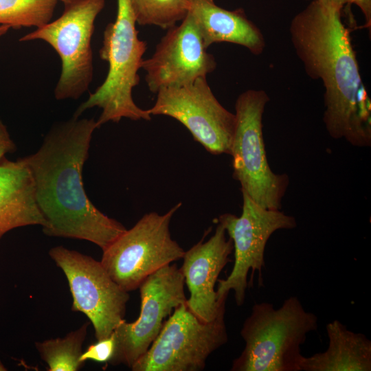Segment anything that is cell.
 <instances>
[{"instance_id": "1", "label": "cell", "mask_w": 371, "mask_h": 371, "mask_svg": "<svg viewBox=\"0 0 371 371\" xmlns=\"http://www.w3.org/2000/svg\"><path fill=\"white\" fill-rule=\"evenodd\" d=\"M93 119H71L54 125L40 148L21 159L31 173L35 199L48 236L89 241L102 250L126 229L89 199L82 182L94 131Z\"/></svg>"}, {"instance_id": "2", "label": "cell", "mask_w": 371, "mask_h": 371, "mask_svg": "<svg viewBox=\"0 0 371 371\" xmlns=\"http://www.w3.org/2000/svg\"><path fill=\"white\" fill-rule=\"evenodd\" d=\"M289 32L306 74L322 82L323 121L330 136L370 146V101L341 11L311 1L292 19Z\"/></svg>"}, {"instance_id": "3", "label": "cell", "mask_w": 371, "mask_h": 371, "mask_svg": "<svg viewBox=\"0 0 371 371\" xmlns=\"http://www.w3.org/2000/svg\"><path fill=\"white\" fill-rule=\"evenodd\" d=\"M318 327V317L305 310L296 296L274 308L255 303L240 330L245 347L232 371H301V346Z\"/></svg>"}, {"instance_id": "4", "label": "cell", "mask_w": 371, "mask_h": 371, "mask_svg": "<svg viewBox=\"0 0 371 371\" xmlns=\"http://www.w3.org/2000/svg\"><path fill=\"white\" fill-rule=\"evenodd\" d=\"M114 22L109 23L103 32L100 58L109 64L104 81L89 94L75 111L74 117L95 106L102 109L97 122L98 127L109 122H119L122 118L150 120L148 109L139 108L133 99L132 91L139 82L138 71L142 68L147 43L138 37L136 22L130 0H117Z\"/></svg>"}, {"instance_id": "5", "label": "cell", "mask_w": 371, "mask_h": 371, "mask_svg": "<svg viewBox=\"0 0 371 371\" xmlns=\"http://www.w3.org/2000/svg\"><path fill=\"white\" fill-rule=\"evenodd\" d=\"M269 100L264 90L248 89L238 95L229 155L233 176L240 183L241 192L264 208L281 210L289 179L286 174L274 173L267 161L262 117Z\"/></svg>"}, {"instance_id": "6", "label": "cell", "mask_w": 371, "mask_h": 371, "mask_svg": "<svg viewBox=\"0 0 371 371\" xmlns=\"http://www.w3.org/2000/svg\"><path fill=\"white\" fill-rule=\"evenodd\" d=\"M104 5L105 0H69L58 19L19 39L42 40L58 54L62 69L54 89L56 100H76L88 91L93 75L94 23Z\"/></svg>"}, {"instance_id": "7", "label": "cell", "mask_w": 371, "mask_h": 371, "mask_svg": "<svg viewBox=\"0 0 371 371\" xmlns=\"http://www.w3.org/2000/svg\"><path fill=\"white\" fill-rule=\"evenodd\" d=\"M181 203L164 214H144L102 250L100 262L112 279L127 292L160 268L183 258L185 251L172 238L170 223Z\"/></svg>"}, {"instance_id": "8", "label": "cell", "mask_w": 371, "mask_h": 371, "mask_svg": "<svg viewBox=\"0 0 371 371\" xmlns=\"http://www.w3.org/2000/svg\"><path fill=\"white\" fill-rule=\"evenodd\" d=\"M225 304L211 322L201 320L186 302L176 308L133 371H199L209 356L227 342Z\"/></svg>"}, {"instance_id": "9", "label": "cell", "mask_w": 371, "mask_h": 371, "mask_svg": "<svg viewBox=\"0 0 371 371\" xmlns=\"http://www.w3.org/2000/svg\"><path fill=\"white\" fill-rule=\"evenodd\" d=\"M243 195L242 214H221L218 222L222 224L233 242L234 263L225 279L218 280V300L227 297L234 291L236 304L242 306L248 287L247 276L251 271L250 282L256 271L262 282V270L265 267V252L271 235L280 229H291L297 227L295 218L281 210L264 208L254 202L245 192Z\"/></svg>"}, {"instance_id": "10", "label": "cell", "mask_w": 371, "mask_h": 371, "mask_svg": "<svg viewBox=\"0 0 371 371\" xmlns=\"http://www.w3.org/2000/svg\"><path fill=\"white\" fill-rule=\"evenodd\" d=\"M49 255L67 278L73 302L71 310L85 315L95 337H109L124 320L128 292L109 276L100 261L63 246L52 247Z\"/></svg>"}, {"instance_id": "11", "label": "cell", "mask_w": 371, "mask_h": 371, "mask_svg": "<svg viewBox=\"0 0 371 371\" xmlns=\"http://www.w3.org/2000/svg\"><path fill=\"white\" fill-rule=\"evenodd\" d=\"M148 111L151 115H166L181 123L210 153L229 155L236 115L218 102L206 78L160 89Z\"/></svg>"}, {"instance_id": "12", "label": "cell", "mask_w": 371, "mask_h": 371, "mask_svg": "<svg viewBox=\"0 0 371 371\" xmlns=\"http://www.w3.org/2000/svg\"><path fill=\"white\" fill-rule=\"evenodd\" d=\"M184 278L177 265H167L148 276L139 285V317L124 319L113 331L115 348L111 365L132 366L146 352L159 335L164 319L186 302Z\"/></svg>"}, {"instance_id": "13", "label": "cell", "mask_w": 371, "mask_h": 371, "mask_svg": "<svg viewBox=\"0 0 371 371\" xmlns=\"http://www.w3.org/2000/svg\"><path fill=\"white\" fill-rule=\"evenodd\" d=\"M203 41L189 13L179 25L168 29L155 52L144 60L142 68L149 90L181 87L206 78L216 67L214 56Z\"/></svg>"}, {"instance_id": "14", "label": "cell", "mask_w": 371, "mask_h": 371, "mask_svg": "<svg viewBox=\"0 0 371 371\" xmlns=\"http://www.w3.org/2000/svg\"><path fill=\"white\" fill-rule=\"evenodd\" d=\"M224 227L218 222L214 234L205 242L203 239L185 251L180 270L190 296L186 304L201 320L211 322L225 304L227 297L218 300L216 282L234 250L233 242L226 237Z\"/></svg>"}, {"instance_id": "15", "label": "cell", "mask_w": 371, "mask_h": 371, "mask_svg": "<svg viewBox=\"0 0 371 371\" xmlns=\"http://www.w3.org/2000/svg\"><path fill=\"white\" fill-rule=\"evenodd\" d=\"M190 3L188 13L207 49L214 43H230L246 47L254 55L264 52V36L243 9L228 10L214 0H190Z\"/></svg>"}, {"instance_id": "16", "label": "cell", "mask_w": 371, "mask_h": 371, "mask_svg": "<svg viewBox=\"0 0 371 371\" xmlns=\"http://www.w3.org/2000/svg\"><path fill=\"white\" fill-rule=\"evenodd\" d=\"M45 224L30 170L21 158L0 161V239L12 229Z\"/></svg>"}, {"instance_id": "17", "label": "cell", "mask_w": 371, "mask_h": 371, "mask_svg": "<svg viewBox=\"0 0 371 371\" xmlns=\"http://www.w3.org/2000/svg\"><path fill=\"white\" fill-rule=\"evenodd\" d=\"M328 347L322 352L302 357L301 371H370L371 341L335 319L326 326Z\"/></svg>"}, {"instance_id": "18", "label": "cell", "mask_w": 371, "mask_h": 371, "mask_svg": "<svg viewBox=\"0 0 371 371\" xmlns=\"http://www.w3.org/2000/svg\"><path fill=\"white\" fill-rule=\"evenodd\" d=\"M89 322L84 323L75 330L63 337L36 341L35 347L43 361L47 365L48 371H77L84 363L80 357L82 345L87 337Z\"/></svg>"}, {"instance_id": "19", "label": "cell", "mask_w": 371, "mask_h": 371, "mask_svg": "<svg viewBox=\"0 0 371 371\" xmlns=\"http://www.w3.org/2000/svg\"><path fill=\"white\" fill-rule=\"evenodd\" d=\"M57 0H0V25L19 29L41 27L49 22Z\"/></svg>"}, {"instance_id": "20", "label": "cell", "mask_w": 371, "mask_h": 371, "mask_svg": "<svg viewBox=\"0 0 371 371\" xmlns=\"http://www.w3.org/2000/svg\"><path fill=\"white\" fill-rule=\"evenodd\" d=\"M136 23L168 29L182 21L190 10V0H130Z\"/></svg>"}, {"instance_id": "21", "label": "cell", "mask_w": 371, "mask_h": 371, "mask_svg": "<svg viewBox=\"0 0 371 371\" xmlns=\"http://www.w3.org/2000/svg\"><path fill=\"white\" fill-rule=\"evenodd\" d=\"M115 348V339L113 333L108 337L97 340V342L89 346L82 352L80 360L85 363L92 360L98 363H109L111 359Z\"/></svg>"}, {"instance_id": "22", "label": "cell", "mask_w": 371, "mask_h": 371, "mask_svg": "<svg viewBox=\"0 0 371 371\" xmlns=\"http://www.w3.org/2000/svg\"><path fill=\"white\" fill-rule=\"evenodd\" d=\"M316 1L323 5L332 7L341 10L346 5H355L357 6L365 19L364 27L370 30L371 27V0H308Z\"/></svg>"}, {"instance_id": "23", "label": "cell", "mask_w": 371, "mask_h": 371, "mask_svg": "<svg viewBox=\"0 0 371 371\" xmlns=\"http://www.w3.org/2000/svg\"><path fill=\"white\" fill-rule=\"evenodd\" d=\"M16 150V145L10 137L8 131L0 120V161L5 158V155L9 153H13Z\"/></svg>"}, {"instance_id": "24", "label": "cell", "mask_w": 371, "mask_h": 371, "mask_svg": "<svg viewBox=\"0 0 371 371\" xmlns=\"http://www.w3.org/2000/svg\"><path fill=\"white\" fill-rule=\"evenodd\" d=\"M11 28L9 25H0V37L5 34L8 30Z\"/></svg>"}, {"instance_id": "25", "label": "cell", "mask_w": 371, "mask_h": 371, "mask_svg": "<svg viewBox=\"0 0 371 371\" xmlns=\"http://www.w3.org/2000/svg\"><path fill=\"white\" fill-rule=\"evenodd\" d=\"M8 370L7 368L5 366L3 363L0 359V371H6Z\"/></svg>"}, {"instance_id": "26", "label": "cell", "mask_w": 371, "mask_h": 371, "mask_svg": "<svg viewBox=\"0 0 371 371\" xmlns=\"http://www.w3.org/2000/svg\"><path fill=\"white\" fill-rule=\"evenodd\" d=\"M57 1H62L63 3H65L67 1H69V0H57Z\"/></svg>"}]
</instances>
